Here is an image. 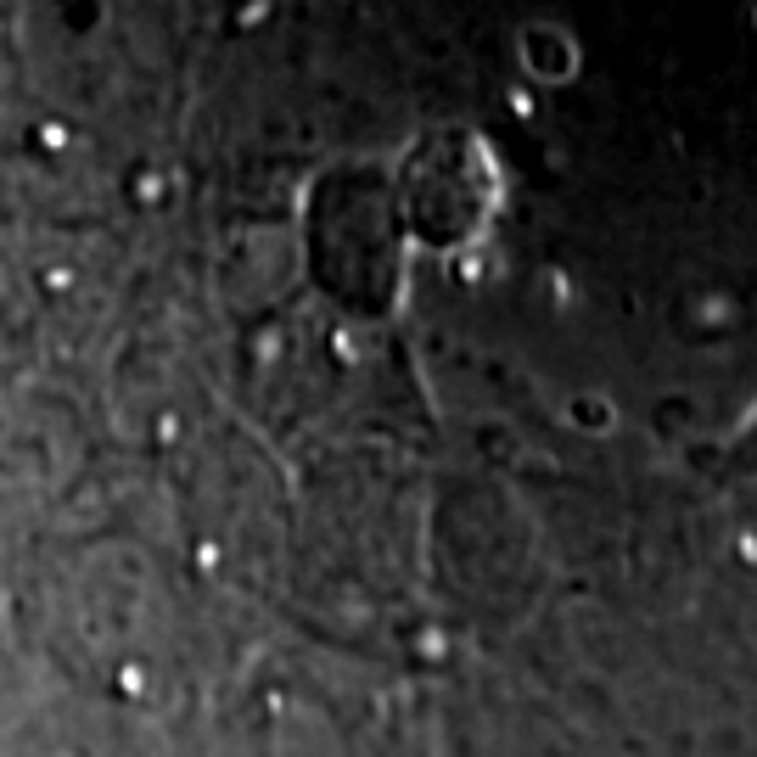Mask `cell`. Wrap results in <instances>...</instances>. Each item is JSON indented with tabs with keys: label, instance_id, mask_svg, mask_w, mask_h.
Instances as JSON below:
<instances>
[{
	"label": "cell",
	"instance_id": "cell-1",
	"mask_svg": "<svg viewBox=\"0 0 757 757\" xmlns=\"http://www.w3.org/2000/svg\"><path fill=\"white\" fill-rule=\"evenodd\" d=\"M73 135H68V124H62V118H45L40 124V146H51V152H62V146H68Z\"/></svg>",
	"mask_w": 757,
	"mask_h": 757
},
{
	"label": "cell",
	"instance_id": "cell-2",
	"mask_svg": "<svg viewBox=\"0 0 757 757\" xmlns=\"http://www.w3.org/2000/svg\"><path fill=\"white\" fill-rule=\"evenodd\" d=\"M135 197H141V202L169 197V180H158V174H141V180H135Z\"/></svg>",
	"mask_w": 757,
	"mask_h": 757
}]
</instances>
